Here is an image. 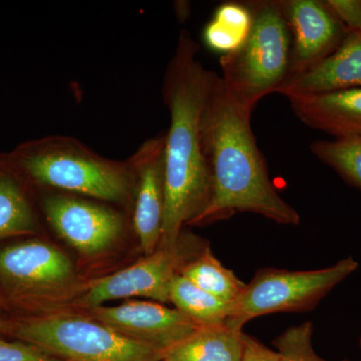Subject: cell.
Wrapping results in <instances>:
<instances>
[{"label":"cell","mask_w":361,"mask_h":361,"mask_svg":"<svg viewBox=\"0 0 361 361\" xmlns=\"http://www.w3.org/2000/svg\"><path fill=\"white\" fill-rule=\"evenodd\" d=\"M11 315H13V312H11L8 304L6 302V297H4L1 288H0V334L2 336H4L7 322H8Z\"/></svg>","instance_id":"25"},{"label":"cell","mask_w":361,"mask_h":361,"mask_svg":"<svg viewBox=\"0 0 361 361\" xmlns=\"http://www.w3.org/2000/svg\"><path fill=\"white\" fill-rule=\"evenodd\" d=\"M281 1L291 33V78L310 70L336 51L349 32L326 0Z\"/></svg>","instance_id":"12"},{"label":"cell","mask_w":361,"mask_h":361,"mask_svg":"<svg viewBox=\"0 0 361 361\" xmlns=\"http://www.w3.org/2000/svg\"><path fill=\"white\" fill-rule=\"evenodd\" d=\"M170 303L198 326L224 324L232 306L204 291L180 274L176 276L171 285Z\"/></svg>","instance_id":"18"},{"label":"cell","mask_w":361,"mask_h":361,"mask_svg":"<svg viewBox=\"0 0 361 361\" xmlns=\"http://www.w3.org/2000/svg\"><path fill=\"white\" fill-rule=\"evenodd\" d=\"M348 32H361V0H326Z\"/></svg>","instance_id":"23"},{"label":"cell","mask_w":361,"mask_h":361,"mask_svg":"<svg viewBox=\"0 0 361 361\" xmlns=\"http://www.w3.org/2000/svg\"><path fill=\"white\" fill-rule=\"evenodd\" d=\"M200 47L186 30L178 39L164 75V103L170 113L166 134V207L159 247H173L185 226L206 208L211 176L202 149V113L219 75L198 59Z\"/></svg>","instance_id":"2"},{"label":"cell","mask_w":361,"mask_h":361,"mask_svg":"<svg viewBox=\"0 0 361 361\" xmlns=\"http://www.w3.org/2000/svg\"><path fill=\"white\" fill-rule=\"evenodd\" d=\"M42 209L56 234L85 256L109 250L125 228L122 214L115 209L71 195H47Z\"/></svg>","instance_id":"9"},{"label":"cell","mask_w":361,"mask_h":361,"mask_svg":"<svg viewBox=\"0 0 361 361\" xmlns=\"http://www.w3.org/2000/svg\"><path fill=\"white\" fill-rule=\"evenodd\" d=\"M312 336L313 324L307 322L285 330L273 344L282 361H327L316 353Z\"/></svg>","instance_id":"21"},{"label":"cell","mask_w":361,"mask_h":361,"mask_svg":"<svg viewBox=\"0 0 361 361\" xmlns=\"http://www.w3.org/2000/svg\"><path fill=\"white\" fill-rule=\"evenodd\" d=\"M32 344L59 361H163V349L133 341L68 307L39 315H11L4 337Z\"/></svg>","instance_id":"4"},{"label":"cell","mask_w":361,"mask_h":361,"mask_svg":"<svg viewBox=\"0 0 361 361\" xmlns=\"http://www.w3.org/2000/svg\"><path fill=\"white\" fill-rule=\"evenodd\" d=\"M70 258L32 238L0 249V288L14 315L73 307L85 290Z\"/></svg>","instance_id":"6"},{"label":"cell","mask_w":361,"mask_h":361,"mask_svg":"<svg viewBox=\"0 0 361 361\" xmlns=\"http://www.w3.org/2000/svg\"><path fill=\"white\" fill-rule=\"evenodd\" d=\"M32 187L8 153H0V240L32 237L39 232Z\"/></svg>","instance_id":"15"},{"label":"cell","mask_w":361,"mask_h":361,"mask_svg":"<svg viewBox=\"0 0 361 361\" xmlns=\"http://www.w3.org/2000/svg\"><path fill=\"white\" fill-rule=\"evenodd\" d=\"M7 153L32 186L118 205L134 200L135 176L128 161L99 155L75 137L47 135L20 142Z\"/></svg>","instance_id":"3"},{"label":"cell","mask_w":361,"mask_h":361,"mask_svg":"<svg viewBox=\"0 0 361 361\" xmlns=\"http://www.w3.org/2000/svg\"><path fill=\"white\" fill-rule=\"evenodd\" d=\"M243 334L226 323L198 327L167 349L163 361H241Z\"/></svg>","instance_id":"16"},{"label":"cell","mask_w":361,"mask_h":361,"mask_svg":"<svg viewBox=\"0 0 361 361\" xmlns=\"http://www.w3.org/2000/svg\"><path fill=\"white\" fill-rule=\"evenodd\" d=\"M206 242L183 231L173 247H158L135 264L114 274L92 280L73 307L90 310L118 299L142 297L159 303H170L173 280L184 266L196 257Z\"/></svg>","instance_id":"8"},{"label":"cell","mask_w":361,"mask_h":361,"mask_svg":"<svg viewBox=\"0 0 361 361\" xmlns=\"http://www.w3.org/2000/svg\"><path fill=\"white\" fill-rule=\"evenodd\" d=\"M0 361H59L44 350L20 341H9L0 334Z\"/></svg>","instance_id":"22"},{"label":"cell","mask_w":361,"mask_h":361,"mask_svg":"<svg viewBox=\"0 0 361 361\" xmlns=\"http://www.w3.org/2000/svg\"><path fill=\"white\" fill-rule=\"evenodd\" d=\"M247 4L253 20L250 32L238 49L221 56V80L238 103L253 111L288 80L291 33L281 0Z\"/></svg>","instance_id":"5"},{"label":"cell","mask_w":361,"mask_h":361,"mask_svg":"<svg viewBox=\"0 0 361 361\" xmlns=\"http://www.w3.org/2000/svg\"><path fill=\"white\" fill-rule=\"evenodd\" d=\"M241 361H282L277 350H273L255 337L243 334Z\"/></svg>","instance_id":"24"},{"label":"cell","mask_w":361,"mask_h":361,"mask_svg":"<svg viewBox=\"0 0 361 361\" xmlns=\"http://www.w3.org/2000/svg\"><path fill=\"white\" fill-rule=\"evenodd\" d=\"M361 87V32H349L336 51L289 78L277 94L286 97Z\"/></svg>","instance_id":"14"},{"label":"cell","mask_w":361,"mask_h":361,"mask_svg":"<svg viewBox=\"0 0 361 361\" xmlns=\"http://www.w3.org/2000/svg\"><path fill=\"white\" fill-rule=\"evenodd\" d=\"M252 13L247 2L221 4L204 30V40L212 51L222 56L238 49L252 26Z\"/></svg>","instance_id":"17"},{"label":"cell","mask_w":361,"mask_h":361,"mask_svg":"<svg viewBox=\"0 0 361 361\" xmlns=\"http://www.w3.org/2000/svg\"><path fill=\"white\" fill-rule=\"evenodd\" d=\"M252 111L228 92L221 77L201 116L202 149L211 176V194L203 212L190 226L253 213L281 225L300 223L298 212L278 194L254 137Z\"/></svg>","instance_id":"1"},{"label":"cell","mask_w":361,"mask_h":361,"mask_svg":"<svg viewBox=\"0 0 361 361\" xmlns=\"http://www.w3.org/2000/svg\"><path fill=\"white\" fill-rule=\"evenodd\" d=\"M180 274L204 291L230 304L237 300L246 286L232 270L214 256L209 245L189 261Z\"/></svg>","instance_id":"19"},{"label":"cell","mask_w":361,"mask_h":361,"mask_svg":"<svg viewBox=\"0 0 361 361\" xmlns=\"http://www.w3.org/2000/svg\"><path fill=\"white\" fill-rule=\"evenodd\" d=\"M166 134L142 142L128 159L135 176L133 225L145 256L160 245L165 217Z\"/></svg>","instance_id":"10"},{"label":"cell","mask_w":361,"mask_h":361,"mask_svg":"<svg viewBox=\"0 0 361 361\" xmlns=\"http://www.w3.org/2000/svg\"><path fill=\"white\" fill-rule=\"evenodd\" d=\"M82 310L128 338L165 351L200 327L176 308L155 301L129 300Z\"/></svg>","instance_id":"11"},{"label":"cell","mask_w":361,"mask_h":361,"mask_svg":"<svg viewBox=\"0 0 361 361\" xmlns=\"http://www.w3.org/2000/svg\"><path fill=\"white\" fill-rule=\"evenodd\" d=\"M297 118L336 139L361 137V87L287 97Z\"/></svg>","instance_id":"13"},{"label":"cell","mask_w":361,"mask_h":361,"mask_svg":"<svg viewBox=\"0 0 361 361\" xmlns=\"http://www.w3.org/2000/svg\"><path fill=\"white\" fill-rule=\"evenodd\" d=\"M310 151L361 191V137L316 141L311 144Z\"/></svg>","instance_id":"20"},{"label":"cell","mask_w":361,"mask_h":361,"mask_svg":"<svg viewBox=\"0 0 361 361\" xmlns=\"http://www.w3.org/2000/svg\"><path fill=\"white\" fill-rule=\"evenodd\" d=\"M358 266L355 259L348 257L323 269L259 270L232 303L226 324L242 330L247 322L260 316L313 310L334 287L355 272Z\"/></svg>","instance_id":"7"},{"label":"cell","mask_w":361,"mask_h":361,"mask_svg":"<svg viewBox=\"0 0 361 361\" xmlns=\"http://www.w3.org/2000/svg\"><path fill=\"white\" fill-rule=\"evenodd\" d=\"M360 348H361V336H360Z\"/></svg>","instance_id":"26"}]
</instances>
